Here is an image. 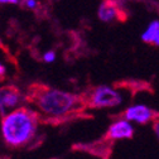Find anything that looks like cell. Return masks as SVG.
<instances>
[{
	"label": "cell",
	"mask_w": 159,
	"mask_h": 159,
	"mask_svg": "<svg viewBox=\"0 0 159 159\" xmlns=\"http://www.w3.org/2000/svg\"><path fill=\"white\" fill-rule=\"evenodd\" d=\"M37 130L35 114L27 109H16L3 116L2 134L10 147H22L34 136Z\"/></svg>",
	"instance_id": "6da1fadb"
},
{
	"label": "cell",
	"mask_w": 159,
	"mask_h": 159,
	"mask_svg": "<svg viewBox=\"0 0 159 159\" xmlns=\"http://www.w3.org/2000/svg\"><path fill=\"white\" fill-rule=\"evenodd\" d=\"M80 98L66 91L56 89H46L37 97V105L46 115L63 116L72 111Z\"/></svg>",
	"instance_id": "7a4b0ae2"
},
{
	"label": "cell",
	"mask_w": 159,
	"mask_h": 159,
	"mask_svg": "<svg viewBox=\"0 0 159 159\" xmlns=\"http://www.w3.org/2000/svg\"><path fill=\"white\" fill-rule=\"evenodd\" d=\"M124 97L112 86L101 85L97 86L90 97V105L95 109H105V107H116L121 105Z\"/></svg>",
	"instance_id": "3957f363"
},
{
	"label": "cell",
	"mask_w": 159,
	"mask_h": 159,
	"mask_svg": "<svg viewBox=\"0 0 159 159\" xmlns=\"http://www.w3.org/2000/svg\"><path fill=\"white\" fill-rule=\"evenodd\" d=\"M124 117L128 119L131 123H135L139 125H145L155 120L157 112L145 104H134V105H130L124 111Z\"/></svg>",
	"instance_id": "277c9868"
},
{
	"label": "cell",
	"mask_w": 159,
	"mask_h": 159,
	"mask_svg": "<svg viewBox=\"0 0 159 159\" xmlns=\"http://www.w3.org/2000/svg\"><path fill=\"white\" fill-rule=\"evenodd\" d=\"M121 3L115 0H102L97 8V18L102 23H112L115 20H124L125 13L121 8Z\"/></svg>",
	"instance_id": "5b68a950"
},
{
	"label": "cell",
	"mask_w": 159,
	"mask_h": 159,
	"mask_svg": "<svg viewBox=\"0 0 159 159\" xmlns=\"http://www.w3.org/2000/svg\"><path fill=\"white\" fill-rule=\"evenodd\" d=\"M135 129L131 124V121H129L128 119H119L115 120L107 129L106 136L111 140H123V139H131L134 136Z\"/></svg>",
	"instance_id": "8992f818"
},
{
	"label": "cell",
	"mask_w": 159,
	"mask_h": 159,
	"mask_svg": "<svg viewBox=\"0 0 159 159\" xmlns=\"http://www.w3.org/2000/svg\"><path fill=\"white\" fill-rule=\"evenodd\" d=\"M20 101V93L15 87H3L0 89V112L5 116V110L15 107Z\"/></svg>",
	"instance_id": "52a82bcc"
},
{
	"label": "cell",
	"mask_w": 159,
	"mask_h": 159,
	"mask_svg": "<svg viewBox=\"0 0 159 159\" xmlns=\"http://www.w3.org/2000/svg\"><path fill=\"white\" fill-rule=\"evenodd\" d=\"M142 41L147 44L159 47V20H152L142 33Z\"/></svg>",
	"instance_id": "ba28073f"
},
{
	"label": "cell",
	"mask_w": 159,
	"mask_h": 159,
	"mask_svg": "<svg viewBox=\"0 0 159 159\" xmlns=\"http://www.w3.org/2000/svg\"><path fill=\"white\" fill-rule=\"evenodd\" d=\"M22 5H23L25 9L35 10V9L39 7V2H38V0H23Z\"/></svg>",
	"instance_id": "9c48e42d"
},
{
	"label": "cell",
	"mask_w": 159,
	"mask_h": 159,
	"mask_svg": "<svg viewBox=\"0 0 159 159\" xmlns=\"http://www.w3.org/2000/svg\"><path fill=\"white\" fill-rule=\"evenodd\" d=\"M42 58L46 63H52L56 61V52L54 51H47V52H44Z\"/></svg>",
	"instance_id": "30bf717a"
},
{
	"label": "cell",
	"mask_w": 159,
	"mask_h": 159,
	"mask_svg": "<svg viewBox=\"0 0 159 159\" xmlns=\"http://www.w3.org/2000/svg\"><path fill=\"white\" fill-rule=\"evenodd\" d=\"M22 0H0V5H19Z\"/></svg>",
	"instance_id": "8fae6325"
},
{
	"label": "cell",
	"mask_w": 159,
	"mask_h": 159,
	"mask_svg": "<svg viewBox=\"0 0 159 159\" xmlns=\"http://www.w3.org/2000/svg\"><path fill=\"white\" fill-rule=\"evenodd\" d=\"M153 131H154L157 139L159 140V117H157L155 120L153 121Z\"/></svg>",
	"instance_id": "7c38bea8"
},
{
	"label": "cell",
	"mask_w": 159,
	"mask_h": 159,
	"mask_svg": "<svg viewBox=\"0 0 159 159\" xmlns=\"http://www.w3.org/2000/svg\"><path fill=\"white\" fill-rule=\"evenodd\" d=\"M5 72H7V68H5V66L0 62V80H3V77L5 76Z\"/></svg>",
	"instance_id": "4fadbf2b"
},
{
	"label": "cell",
	"mask_w": 159,
	"mask_h": 159,
	"mask_svg": "<svg viewBox=\"0 0 159 159\" xmlns=\"http://www.w3.org/2000/svg\"><path fill=\"white\" fill-rule=\"evenodd\" d=\"M53 2H59V0H53Z\"/></svg>",
	"instance_id": "5bb4252c"
}]
</instances>
